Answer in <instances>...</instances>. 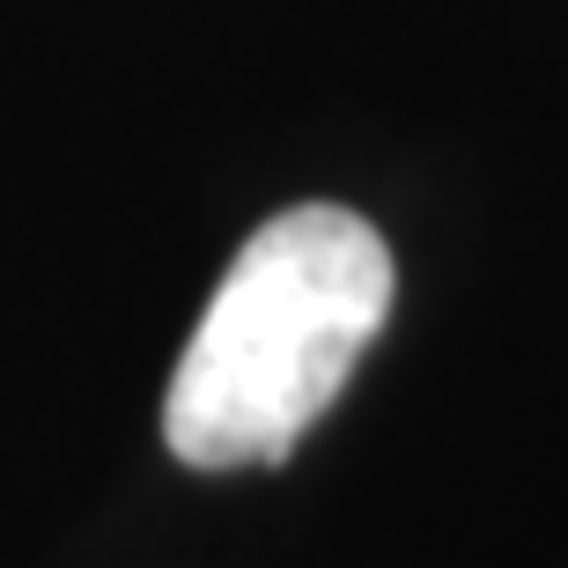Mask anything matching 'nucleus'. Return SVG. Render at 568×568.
I'll use <instances>...</instances> for the list:
<instances>
[{
  "instance_id": "obj_1",
  "label": "nucleus",
  "mask_w": 568,
  "mask_h": 568,
  "mask_svg": "<svg viewBox=\"0 0 568 568\" xmlns=\"http://www.w3.org/2000/svg\"><path fill=\"white\" fill-rule=\"evenodd\" d=\"M392 288L384 236L347 207H288L244 236L170 377V458L192 473L281 465L347 392Z\"/></svg>"
}]
</instances>
